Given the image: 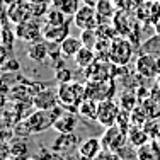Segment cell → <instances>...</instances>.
Masks as SVG:
<instances>
[{
	"label": "cell",
	"mask_w": 160,
	"mask_h": 160,
	"mask_svg": "<svg viewBox=\"0 0 160 160\" xmlns=\"http://www.w3.org/2000/svg\"><path fill=\"white\" fill-rule=\"evenodd\" d=\"M60 114H62V106H58L55 109H36L26 119L19 121L16 124V128H14L16 135L26 138L29 135H38V133L46 131V129L53 128V124L58 119Z\"/></svg>",
	"instance_id": "1"
},
{
	"label": "cell",
	"mask_w": 160,
	"mask_h": 160,
	"mask_svg": "<svg viewBox=\"0 0 160 160\" xmlns=\"http://www.w3.org/2000/svg\"><path fill=\"white\" fill-rule=\"evenodd\" d=\"M58 104L67 111H75L78 112V108L83 101H85V83L78 82H67L60 83L58 87Z\"/></svg>",
	"instance_id": "2"
},
{
	"label": "cell",
	"mask_w": 160,
	"mask_h": 160,
	"mask_svg": "<svg viewBox=\"0 0 160 160\" xmlns=\"http://www.w3.org/2000/svg\"><path fill=\"white\" fill-rule=\"evenodd\" d=\"M133 51H135V46H133L131 41L123 36H116L111 41V46H109V51H108V60L116 67H126L133 58Z\"/></svg>",
	"instance_id": "3"
},
{
	"label": "cell",
	"mask_w": 160,
	"mask_h": 160,
	"mask_svg": "<svg viewBox=\"0 0 160 160\" xmlns=\"http://www.w3.org/2000/svg\"><path fill=\"white\" fill-rule=\"evenodd\" d=\"M135 70L142 78H157L160 75V55L142 53L135 62Z\"/></svg>",
	"instance_id": "4"
},
{
	"label": "cell",
	"mask_w": 160,
	"mask_h": 160,
	"mask_svg": "<svg viewBox=\"0 0 160 160\" xmlns=\"http://www.w3.org/2000/svg\"><path fill=\"white\" fill-rule=\"evenodd\" d=\"M73 22L80 31H96L102 24V21L96 12V7L90 5H80L77 14L73 16Z\"/></svg>",
	"instance_id": "5"
},
{
	"label": "cell",
	"mask_w": 160,
	"mask_h": 160,
	"mask_svg": "<svg viewBox=\"0 0 160 160\" xmlns=\"http://www.w3.org/2000/svg\"><path fill=\"white\" fill-rule=\"evenodd\" d=\"M16 39L26 41V43H36L43 39V28L38 19H28L16 26Z\"/></svg>",
	"instance_id": "6"
},
{
	"label": "cell",
	"mask_w": 160,
	"mask_h": 160,
	"mask_svg": "<svg viewBox=\"0 0 160 160\" xmlns=\"http://www.w3.org/2000/svg\"><path fill=\"white\" fill-rule=\"evenodd\" d=\"M121 114V108L118 102H114L112 99L99 102V109H97V123L104 128H111L118 123V118Z\"/></svg>",
	"instance_id": "7"
},
{
	"label": "cell",
	"mask_w": 160,
	"mask_h": 160,
	"mask_svg": "<svg viewBox=\"0 0 160 160\" xmlns=\"http://www.w3.org/2000/svg\"><path fill=\"white\" fill-rule=\"evenodd\" d=\"M114 96V82L111 80H104V82H87L85 83V97L92 99V101L102 102L112 99Z\"/></svg>",
	"instance_id": "8"
},
{
	"label": "cell",
	"mask_w": 160,
	"mask_h": 160,
	"mask_svg": "<svg viewBox=\"0 0 160 160\" xmlns=\"http://www.w3.org/2000/svg\"><path fill=\"white\" fill-rule=\"evenodd\" d=\"M126 140H128V131L121 126H118V124H114L111 128H106V133L102 135L101 142H102V148L118 152Z\"/></svg>",
	"instance_id": "9"
},
{
	"label": "cell",
	"mask_w": 160,
	"mask_h": 160,
	"mask_svg": "<svg viewBox=\"0 0 160 160\" xmlns=\"http://www.w3.org/2000/svg\"><path fill=\"white\" fill-rule=\"evenodd\" d=\"M82 143V140L78 138L77 133H68V135H58L56 140L51 145V150L58 155H67L73 153V150H78V145Z\"/></svg>",
	"instance_id": "10"
},
{
	"label": "cell",
	"mask_w": 160,
	"mask_h": 160,
	"mask_svg": "<svg viewBox=\"0 0 160 160\" xmlns=\"http://www.w3.org/2000/svg\"><path fill=\"white\" fill-rule=\"evenodd\" d=\"M136 21L155 26L160 21V0H145L136 10Z\"/></svg>",
	"instance_id": "11"
},
{
	"label": "cell",
	"mask_w": 160,
	"mask_h": 160,
	"mask_svg": "<svg viewBox=\"0 0 160 160\" xmlns=\"http://www.w3.org/2000/svg\"><path fill=\"white\" fill-rule=\"evenodd\" d=\"M58 106V92L51 89H43L32 97V108L36 109H55Z\"/></svg>",
	"instance_id": "12"
},
{
	"label": "cell",
	"mask_w": 160,
	"mask_h": 160,
	"mask_svg": "<svg viewBox=\"0 0 160 160\" xmlns=\"http://www.w3.org/2000/svg\"><path fill=\"white\" fill-rule=\"evenodd\" d=\"M70 36V28L68 22L63 26H44L43 29V39L51 44H62L67 38Z\"/></svg>",
	"instance_id": "13"
},
{
	"label": "cell",
	"mask_w": 160,
	"mask_h": 160,
	"mask_svg": "<svg viewBox=\"0 0 160 160\" xmlns=\"http://www.w3.org/2000/svg\"><path fill=\"white\" fill-rule=\"evenodd\" d=\"M77 116H75L73 112L67 111V112H62L58 116V119L55 121V124H53V129H55L58 135H68V133H73L75 128H77Z\"/></svg>",
	"instance_id": "14"
},
{
	"label": "cell",
	"mask_w": 160,
	"mask_h": 160,
	"mask_svg": "<svg viewBox=\"0 0 160 160\" xmlns=\"http://www.w3.org/2000/svg\"><path fill=\"white\" fill-rule=\"evenodd\" d=\"M102 150V142L101 138H97V136H90V138L83 140L82 143L78 145V153L83 155L85 158L89 160H94L99 155V152Z\"/></svg>",
	"instance_id": "15"
},
{
	"label": "cell",
	"mask_w": 160,
	"mask_h": 160,
	"mask_svg": "<svg viewBox=\"0 0 160 160\" xmlns=\"http://www.w3.org/2000/svg\"><path fill=\"white\" fill-rule=\"evenodd\" d=\"M48 44L49 43H46L44 39L31 43L28 46V58L32 60V62H36V63H43L49 56V46Z\"/></svg>",
	"instance_id": "16"
},
{
	"label": "cell",
	"mask_w": 160,
	"mask_h": 160,
	"mask_svg": "<svg viewBox=\"0 0 160 160\" xmlns=\"http://www.w3.org/2000/svg\"><path fill=\"white\" fill-rule=\"evenodd\" d=\"M138 160H160V145L157 140H150L140 148H136Z\"/></svg>",
	"instance_id": "17"
},
{
	"label": "cell",
	"mask_w": 160,
	"mask_h": 160,
	"mask_svg": "<svg viewBox=\"0 0 160 160\" xmlns=\"http://www.w3.org/2000/svg\"><path fill=\"white\" fill-rule=\"evenodd\" d=\"M83 48V43L80 38L75 36H68L67 39L60 44V55L65 56V58H75V55Z\"/></svg>",
	"instance_id": "18"
},
{
	"label": "cell",
	"mask_w": 160,
	"mask_h": 160,
	"mask_svg": "<svg viewBox=\"0 0 160 160\" xmlns=\"http://www.w3.org/2000/svg\"><path fill=\"white\" fill-rule=\"evenodd\" d=\"M96 12H97V16L102 22H109L116 17L118 9L114 7L112 0H99L96 3Z\"/></svg>",
	"instance_id": "19"
},
{
	"label": "cell",
	"mask_w": 160,
	"mask_h": 160,
	"mask_svg": "<svg viewBox=\"0 0 160 160\" xmlns=\"http://www.w3.org/2000/svg\"><path fill=\"white\" fill-rule=\"evenodd\" d=\"M49 7L63 12L65 16L72 17L80 9V0H49Z\"/></svg>",
	"instance_id": "20"
},
{
	"label": "cell",
	"mask_w": 160,
	"mask_h": 160,
	"mask_svg": "<svg viewBox=\"0 0 160 160\" xmlns=\"http://www.w3.org/2000/svg\"><path fill=\"white\" fill-rule=\"evenodd\" d=\"M75 63L78 65L80 68H83V70H87V68L90 67L94 62L97 60V56H96V51H94L92 48H87V46H83L80 51L75 55Z\"/></svg>",
	"instance_id": "21"
},
{
	"label": "cell",
	"mask_w": 160,
	"mask_h": 160,
	"mask_svg": "<svg viewBox=\"0 0 160 160\" xmlns=\"http://www.w3.org/2000/svg\"><path fill=\"white\" fill-rule=\"evenodd\" d=\"M128 142L133 145V147L140 148L142 145H145L147 142H150V136L147 135V131H145L143 128L140 126H133L128 129Z\"/></svg>",
	"instance_id": "22"
},
{
	"label": "cell",
	"mask_w": 160,
	"mask_h": 160,
	"mask_svg": "<svg viewBox=\"0 0 160 160\" xmlns=\"http://www.w3.org/2000/svg\"><path fill=\"white\" fill-rule=\"evenodd\" d=\"M9 145L12 157H29V143L24 136H16Z\"/></svg>",
	"instance_id": "23"
},
{
	"label": "cell",
	"mask_w": 160,
	"mask_h": 160,
	"mask_svg": "<svg viewBox=\"0 0 160 160\" xmlns=\"http://www.w3.org/2000/svg\"><path fill=\"white\" fill-rule=\"evenodd\" d=\"M97 109H99V102L92 101V99H85V101L80 104L78 108V114L90 121H96L97 119Z\"/></svg>",
	"instance_id": "24"
},
{
	"label": "cell",
	"mask_w": 160,
	"mask_h": 160,
	"mask_svg": "<svg viewBox=\"0 0 160 160\" xmlns=\"http://www.w3.org/2000/svg\"><path fill=\"white\" fill-rule=\"evenodd\" d=\"M67 17L63 12H60V10L53 9V7H49V9L46 10V14H44V21H46L48 26H63L67 24Z\"/></svg>",
	"instance_id": "25"
},
{
	"label": "cell",
	"mask_w": 160,
	"mask_h": 160,
	"mask_svg": "<svg viewBox=\"0 0 160 160\" xmlns=\"http://www.w3.org/2000/svg\"><path fill=\"white\" fill-rule=\"evenodd\" d=\"M143 2L145 0H112L114 7H116L119 12H128V14L136 12Z\"/></svg>",
	"instance_id": "26"
},
{
	"label": "cell",
	"mask_w": 160,
	"mask_h": 160,
	"mask_svg": "<svg viewBox=\"0 0 160 160\" xmlns=\"http://www.w3.org/2000/svg\"><path fill=\"white\" fill-rule=\"evenodd\" d=\"M119 108L123 109V111H135L136 109V96L133 92H123V96H121V101H119Z\"/></svg>",
	"instance_id": "27"
},
{
	"label": "cell",
	"mask_w": 160,
	"mask_h": 160,
	"mask_svg": "<svg viewBox=\"0 0 160 160\" xmlns=\"http://www.w3.org/2000/svg\"><path fill=\"white\" fill-rule=\"evenodd\" d=\"M80 39H82L83 46L87 48H96L97 41H99V34H97V29L96 31H82V34H80Z\"/></svg>",
	"instance_id": "28"
},
{
	"label": "cell",
	"mask_w": 160,
	"mask_h": 160,
	"mask_svg": "<svg viewBox=\"0 0 160 160\" xmlns=\"http://www.w3.org/2000/svg\"><path fill=\"white\" fill-rule=\"evenodd\" d=\"M56 80L58 83L72 82V70H68L67 67H56Z\"/></svg>",
	"instance_id": "29"
},
{
	"label": "cell",
	"mask_w": 160,
	"mask_h": 160,
	"mask_svg": "<svg viewBox=\"0 0 160 160\" xmlns=\"http://www.w3.org/2000/svg\"><path fill=\"white\" fill-rule=\"evenodd\" d=\"M94 160H119V155H118V152H114V150L102 148V150L99 152V155Z\"/></svg>",
	"instance_id": "30"
},
{
	"label": "cell",
	"mask_w": 160,
	"mask_h": 160,
	"mask_svg": "<svg viewBox=\"0 0 160 160\" xmlns=\"http://www.w3.org/2000/svg\"><path fill=\"white\" fill-rule=\"evenodd\" d=\"M2 70L5 72V73H14V72L19 70V62H17L16 58H12V56H10V58L5 62V65L2 67Z\"/></svg>",
	"instance_id": "31"
},
{
	"label": "cell",
	"mask_w": 160,
	"mask_h": 160,
	"mask_svg": "<svg viewBox=\"0 0 160 160\" xmlns=\"http://www.w3.org/2000/svg\"><path fill=\"white\" fill-rule=\"evenodd\" d=\"M12 157V152H10V145L7 142L0 140V160H10Z\"/></svg>",
	"instance_id": "32"
},
{
	"label": "cell",
	"mask_w": 160,
	"mask_h": 160,
	"mask_svg": "<svg viewBox=\"0 0 160 160\" xmlns=\"http://www.w3.org/2000/svg\"><path fill=\"white\" fill-rule=\"evenodd\" d=\"M9 51H10V49H7L5 46H0V68H2L3 65H5V62H7V60L10 58Z\"/></svg>",
	"instance_id": "33"
},
{
	"label": "cell",
	"mask_w": 160,
	"mask_h": 160,
	"mask_svg": "<svg viewBox=\"0 0 160 160\" xmlns=\"http://www.w3.org/2000/svg\"><path fill=\"white\" fill-rule=\"evenodd\" d=\"M65 160H89V158H85L83 155H80L78 152H75V153L67 155V157H65Z\"/></svg>",
	"instance_id": "34"
},
{
	"label": "cell",
	"mask_w": 160,
	"mask_h": 160,
	"mask_svg": "<svg viewBox=\"0 0 160 160\" xmlns=\"http://www.w3.org/2000/svg\"><path fill=\"white\" fill-rule=\"evenodd\" d=\"M5 17H7V10L0 5V28H3V22H5Z\"/></svg>",
	"instance_id": "35"
},
{
	"label": "cell",
	"mask_w": 160,
	"mask_h": 160,
	"mask_svg": "<svg viewBox=\"0 0 160 160\" xmlns=\"http://www.w3.org/2000/svg\"><path fill=\"white\" fill-rule=\"evenodd\" d=\"M82 2V5H90V7H96V3L99 0H80Z\"/></svg>",
	"instance_id": "36"
},
{
	"label": "cell",
	"mask_w": 160,
	"mask_h": 160,
	"mask_svg": "<svg viewBox=\"0 0 160 160\" xmlns=\"http://www.w3.org/2000/svg\"><path fill=\"white\" fill-rule=\"evenodd\" d=\"M5 104V97H3V94H2V89H0V108Z\"/></svg>",
	"instance_id": "37"
},
{
	"label": "cell",
	"mask_w": 160,
	"mask_h": 160,
	"mask_svg": "<svg viewBox=\"0 0 160 160\" xmlns=\"http://www.w3.org/2000/svg\"><path fill=\"white\" fill-rule=\"evenodd\" d=\"M155 34H157V36H160V21L155 24Z\"/></svg>",
	"instance_id": "38"
},
{
	"label": "cell",
	"mask_w": 160,
	"mask_h": 160,
	"mask_svg": "<svg viewBox=\"0 0 160 160\" xmlns=\"http://www.w3.org/2000/svg\"><path fill=\"white\" fill-rule=\"evenodd\" d=\"M10 160H29V157H10Z\"/></svg>",
	"instance_id": "39"
},
{
	"label": "cell",
	"mask_w": 160,
	"mask_h": 160,
	"mask_svg": "<svg viewBox=\"0 0 160 160\" xmlns=\"http://www.w3.org/2000/svg\"><path fill=\"white\" fill-rule=\"evenodd\" d=\"M155 80H157V87H158V89H160V75H158V77L155 78Z\"/></svg>",
	"instance_id": "40"
},
{
	"label": "cell",
	"mask_w": 160,
	"mask_h": 160,
	"mask_svg": "<svg viewBox=\"0 0 160 160\" xmlns=\"http://www.w3.org/2000/svg\"><path fill=\"white\" fill-rule=\"evenodd\" d=\"M2 3H3V0H0V5H2Z\"/></svg>",
	"instance_id": "41"
}]
</instances>
